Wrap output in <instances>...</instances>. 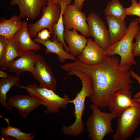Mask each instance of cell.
<instances>
[{
    "instance_id": "obj_11",
    "label": "cell",
    "mask_w": 140,
    "mask_h": 140,
    "mask_svg": "<svg viewBox=\"0 0 140 140\" xmlns=\"http://www.w3.org/2000/svg\"><path fill=\"white\" fill-rule=\"evenodd\" d=\"M6 103L9 106L17 108L20 116L25 119L33 111L44 104L43 101L39 99L20 94L9 97Z\"/></svg>"
},
{
    "instance_id": "obj_16",
    "label": "cell",
    "mask_w": 140,
    "mask_h": 140,
    "mask_svg": "<svg viewBox=\"0 0 140 140\" xmlns=\"http://www.w3.org/2000/svg\"><path fill=\"white\" fill-rule=\"evenodd\" d=\"M36 37L33 41L35 43L41 44L45 47V53H53L56 54L60 62L63 63L67 59L72 61L78 59L75 56L66 51L64 48V44L58 41L56 38H52V41H51L50 38L47 40L44 41L40 39L37 36Z\"/></svg>"
},
{
    "instance_id": "obj_30",
    "label": "cell",
    "mask_w": 140,
    "mask_h": 140,
    "mask_svg": "<svg viewBox=\"0 0 140 140\" xmlns=\"http://www.w3.org/2000/svg\"><path fill=\"white\" fill-rule=\"evenodd\" d=\"M131 76L136 79L140 85V76L132 69L130 70ZM134 99H136L140 97V90L134 95Z\"/></svg>"
},
{
    "instance_id": "obj_2",
    "label": "cell",
    "mask_w": 140,
    "mask_h": 140,
    "mask_svg": "<svg viewBox=\"0 0 140 140\" xmlns=\"http://www.w3.org/2000/svg\"><path fill=\"white\" fill-rule=\"evenodd\" d=\"M68 74L78 77L81 81L82 87L75 97L70 101V103H73L74 106L73 114L75 118V121L69 126L63 125L61 129L62 132L66 136L76 137L84 131L85 126L82 118L86 107L85 102L86 98H90L92 95V87L89 77L85 73L78 71L72 70L69 72Z\"/></svg>"
},
{
    "instance_id": "obj_17",
    "label": "cell",
    "mask_w": 140,
    "mask_h": 140,
    "mask_svg": "<svg viewBox=\"0 0 140 140\" xmlns=\"http://www.w3.org/2000/svg\"><path fill=\"white\" fill-rule=\"evenodd\" d=\"M28 25L26 22H23L22 27L12 37L22 52L29 50L36 51L41 50L40 45L38 43L35 42L31 39L28 31Z\"/></svg>"
},
{
    "instance_id": "obj_15",
    "label": "cell",
    "mask_w": 140,
    "mask_h": 140,
    "mask_svg": "<svg viewBox=\"0 0 140 140\" xmlns=\"http://www.w3.org/2000/svg\"><path fill=\"white\" fill-rule=\"evenodd\" d=\"M35 51L29 50L24 52L19 57L14 60L8 69L10 72H13L19 76L23 72L27 71L32 73L34 69Z\"/></svg>"
},
{
    "instance_id": "obj_22",
    "label": "cell",
    "mask_w": 140,
    "mask_h": 140,
    "mask_svg": "<svg viewBox=\"0 0 140 140\" xmlns=\"http://www.w3.org/2000/svg\"><path fill=\"white\" fill-rule=\"evenodd\" d=\"M0 117L5 120L8 124L7 127H3L1 129L0 137L2 139L9 137L14 138L17 140H33L34 138L35 135L33 133L23 132L19 128L11 126L8 118H4L1 115Z\"/></svg>"
},
{
    "instance_id": "obj_4",
    "label": "cell",
    "mask_w": 140,
    "mask_h": 140,
    "mask_svg": "<svg viewBox=\"0 0 140 140\" xmlns=\"http://www.w3.org/2000/svg\"><path fill=\"white\" fill-rule=\"evenodd\" d=\"M90 108L92 113L86 123L88 136L92 140H102L106 135L114 132L111 121L116 116L111 112L102 111L93 104Z\"/></svg>"
},
{
    "instance_id": "obj_33",
    "label": "cell",
    "mask_w": 140,
    "mask_h": 140,
    "mask_svg": "<svg viewBox=\"0 0 140 140\" xmlns=\"http://www.w3.org/2000/svg\"><path fill=\"white\" fill-rule=\"evenodd\" d=\"M133 99L140 104V97L136 99Z\"/></svg>"
},
{
    "instance_id": "obj_27",
    "label": "cell",
    "mask_w": 140,
    "mask_h": 140,
    "mask_svg": "<svg viewBox=\"0 0 140 140\" xmlns=\"http://www.w3.org/2000/svg\"><path fill=\"white\" fill-rule=\"evenodd\" d=\"M9 39L0 36V64L1 63L8 48Z\"/></svg>"
},
{
    "instance_id": "obj_13",
    "label": "cell",
    "mask_w": 140,
    "mask_h": 140,
    "mask_svg": "<svg viewBox=\"0 0 140 140\" xmlns=\"http://www.w3.org/2000/svg\"><path fill=\"white\" fill-rule=\"evenodd\" d=\"M48 0H10V4L12 6H18V16L21 19L24 18L34 19L39 16L43 7L47 5Z\"/></svg>"
},
{
    "instance_id": "obj_36",
    "label": "cell",
    "mask_w": 140,
    "mask_h": 140,
    "mask_svg": "<svg viewBox=\"0 0 140 140\" xmlns=\"http://www.w3.org/2000/svg\"><path fill=\"white\" fill-rule=\"evenodd\" d=\"M134 140H140V136L135 138Z\"/></svg>"
},
{
    "instance_id": "obj_7",
    "label": "cell",
    "mask_w": 140,
    "mask_h": 140,
    "mask_svg": "<svg viewBox=\"0 0 140 140\" xmlns=\"http://www.w3.org/2000/svg\"><path fill=\"white\" fill-rule=\"evenodd\" d=\"M41 11V18L36 23L28 25V31L31 37H36L38 32L45 28L48 29L51 34L53 33V26L58 22L60 15V5L54 4L52 0H48L47 6H44Z\"/></svg>"
},
{
    "instance_id": "obj_25",
    "label": "cell",
    "mask_w": 140,
    "mask_h": 140,
    "mask_svg": "<svg viewBox=\"0 0 140 140\" xmlns=\"http://www.w3.org/2000/svg\"><path fill=\"white\" fill-rule=\"evenodd\" d=\"M106 16H110L125 21L127 16L125 8L119 0H111L107 4L104 10Z\"/></svg>"
},
{
    "instance_id": "obj_23",
    "label": "cell",
    "mask_w": 140,
    "mask_h": 140,
    "mask_svg": "<svg viewBox=\"0 0 140 140\" xmlns=\"http://www.w3.org/2000/svg\"><path fill=\"white\" fill-rule=\"evenodd\" d=\"M71 2L72 0H58L57 4L60 6V15L58 22L53 26V35L52 38H56L58 41L64 44L65 50L68 53L69 52V50L65 43L63 37L65 30L63 19V13L66 6L68 5H70Z\"/></svg>"
},
{
    "instance_id": "obj_28",
    "label": "cell",
    "mask_w": 140,
    "mask_h": 140,
    "mask_svg": "<svg viewBox=\"0 0 140 140\" xmlns=\"http://www.w3.org/2000/svg\"><path fill=\"white\" fill-rule=\"evenodd\" d=\"M135 38L136 41L135 43L133 51V54L134 57L140 56V33L139 32L136 35Z\"/></svg>"
},
{
    "instance_id": "obj_29",
    "label": "cell",
    "mask_w": 140,
    "mask_h": 140,
    "mask_svg": "<svg viewBox=\"0 0 140 140\" xmlns=\"http://www.w3.org/2000/svg\"><path fill=\"white\" fill-rule=\"evenodd\" d=\"M50 34L48 30L44 29L38 33L37 36L41 40L45 41L47 40L49 38Z\"/></svg>"
},
{
    "instance_id": "obj_18",
    "label": "cell",
    "mask_w": 140,
    "mask_h": 140,
    "mask_svg": "<svg viewBox=\"0 0 140 140\" xmlns=\"http://www.w3.org/2000/svg\"><path fill=\"white\" fill-rule=\"evenodd\" d=\"M63 37L68 44L70 54L74 56L79 55L87 42V39L85 37L79 34L74 29L65 30Z\"/></svg>"
},
{
    "instance_id": "obj_1",
    "label": "cell",
    "mask_w": 140,
    "mask_h": 140,
    "mask_svg": "<svg viewBox=\"0 0 140 140\" xmlns=\"http://www.w3.org/2000/svg\"><path fill=\"white\" fill-rule=\"evenodd\" d=\"M119 58L115 55L107 56L102 63L97 65H85L77 59L61 67L67 72L78 71L87 74L91 82L92 92L89 98L91 102L99 108H108L118 90L131 87V65L121 66Z\"/></svg>"
},
{
    "instance_id": "obj_3",
    "label": "cell",
    "mask_w": 140,
    "mask_h": 140,
    "mask_svg": "<svg viewBox=\"0 0 140 140\" xmlns=\"http://www.w3.org/2000/svg\"><path fill=\"white\" fill-rule=\"evenodd\" d=\"M136 19L130 22L127 33L119 41L110 45L105 51L107 56L118 54L121 58L120 65L121 66L132 65L136 64L133 54L135 42L134 39L140 30V25Z\"/></svg>"
},
{
    "instance_id": "obj_10",
    "label": "cell",
    "mask_w": 140,
    "mask_h": 140,
    "mask_svg": "<svg viewBox=\"0 0 140 140\" xmlns=\"http://www.w3.org/2000/svg\"><path fill=\"white\" fill-rule=\"evenodd\" d=\"M31 74L39 82V87L55 92L57 83L56 80L51 68L39 54L35 55L34 69Z\"/></svg>"
},
{
    "instance_id": "obj_34",
    "label": "cell",
    "mask_w": 140,
    "mask_h": 140,
    "mask_svg": "<svg viewBox=\"0 0 140 140\" xmlns=\"http://www.w3.org/2000/svg\"><path fill=\"white\" fill-rule=\"evenodd\" d=\"M58 0H52V2L54 4H57V3Z\"/></svg>"
},
{
    "instance_id": "obj_32",
    "label": "cell",
    "mask_w": 140,
    "mask_h": 140,
    "mask_svg": "<svg viewBox=\"0 0 140 140\" xmlns=\"http://www.w3.org/2000/svg\"><path fill=\"white\" fill-rule=\"evenodd\" d=\"M7 73L2 71V70L0 71V77L2 78H5L8 76Z\"/></svg>"
},
{
    "instance_id": "obj_20",
    "label": "cell",
    "mask_w": 140,
    "mask_h": 140,
    "mask_svg": "<svg viewBox=\"0 0 140 140\" xmlns=\"http://www.w3.org/2000/svg\"><path fill=\"white\" fill-rule=\"evenodd\" d=\"M23 24V22L16 15L9 19H3L0 22V36L10 39L22 27Z\"/></svg>"
},
{
    "instance_id": "obj_9",
    "label": "cell",
    "mask_w": 140,
    "mask_h": 140,
    "mask_svg": "<svg viewBox=\"0 0 140 140\" xmlns=\"http://www.w3.org/2000/svg\"><path fill=\"white\" fill-rule=\"evenodd\" d=\"M87 20L90 37L106 51L110 46V43L108 30L104 22L94 12L88 15Z\"/></svg>"
},
{
    "instance_id": "obj_26",
    "label": "cell",
    "mask_w": 140,
    "mask_h": 140,
    "mask_svg": "<svg viewBox=\"0 0 140 140\" xmlns=\"http://www.w3.org/2000/svg\"><path fill=\"white\" fill-rule=\"evenodd\" d=\"M131 4L125 8L127 15H135L140 18V5L137 0H131Z\"/></svg>"
},
{
    "instance_id": "obj_24",
    "label": "cell",
    "mask_w": 140,
    "mask_h": 140,
    "mask_svg": "<svg viewBox=\"0 0 140 140\" xmlns=\"http://www.w3.org/2000/svg\"><path fill=\"white\" fill-rule=\"evenodd\" d=\"M23 52H21L12 37L9 39L7 50L2 62L0 64L1 69L4 70L8 69L15 59L19 57Z\"/></svg>"
},
{
    "instance_id": "obj_14",
    "label": "cell",
    "mask_w": 140,
    "mask_h": 140,
    "mask_svg": "<svg viewBox=\"0 0 140 140\" xmlns=\"http://www.w3.org/2000/svg\"><path fill=\"white\" fill-rule=\"evenodd\" d=\"M130 89L128 88L120 89L113 96L108 108L116 117L134 105L135 101L131 98L132 94Z\"/></svg>"
},
{
    "instance_id": "obj_6",
    "label": "cell",
    "mask_w": 140,
    "mask_h": 140,
    "mask_svg": "<svg viewBox=\"0 0 140 140\" xmlns=\"http://www.w3.org/2000/svg\"><path fill=\"white\" fill-rule=\"evenodd\" d=\"M135 101L134 106L117 117V128L113 135V140L127 139L132 136L140 124V104Z\"/></svg>"
},
{
    "instance_id": "obj_19",
    "label": "cell",
    "mask_w": 140,
    "mask_h": 140,
    "mask_svg": "<svg viewBox=\"0 0 140 140\" xmlns=\"http://www.w3.org/2000/svg\"><path fill=\"white\" fill-rule=\"evenodd\" d=\"M110 45L120 40L125 34L128 29L125 21L106 16Z\"/></svg>"
},
{
    "instance_id": "obj_12",
    "label": "cell",
    "mask_w": 140,
    "mask_h": 140,
    "mask_svg": "<svg viewBox=\"0 0 140 140\" xmlns=\"http://www.w3.org/2000/svg\"><path fill=\"white\" fill-rule=\"evenodd\" d=\"M107 56L105 51L92 39H87V42L77 59L82 63L93 66L102 63Z\"/></svg>"
},
{
    "instance_id": "obj_37",
    "label": "cell",
    "mask_w": 140,
    "mask_h": 140,
    "mask_svg": "<svg viewBox=\"0 0 140 140\" xmlns=\"http://www.w3.org/2000/svg\"><path fill=\"white\" fill-rule=\"evenodd\" d=\"M138 3L140 5V0H139Z\"/></svg>"
},
{
    "instance_id": "obj_21",
    "label": "cell",
    "mask_w": 140,
    "mask_h": 140,
    "mask_svg": "<svg viewBox=\"0 0 140 140\" xmlns=\"http://www.w3.org/2000/svg\"><path fill=\"white\" fill-rule=\"evenodd\" d=\"M19 76L9 75L5 78L0 80V103L2 106L8 110H12V107L8 106L6 103V94L11 88L14 86L20 87Z\"/></svg>"
},
{
    "instance_id": "obj_8",
    "label": "cell",
    "mask_w": 140,
    "mask_h": 140,
    "mask_svg": "<svg viewBox=\"0 0 140 140\" xmlns=\"http://www.w3.org/2000/svg\"><path fill=\"white\" fill-rule=\"evenodd\" d=\"M87 18L85 13L79 10L74 3L67 5L63 13L65 30L73 29L85 37H90Z\"/></svg>"
},
{
    "instance_id": "obj_31",
    "label": "cell",
    "mask_w": 140,
    "mask_h": 140,
    "mask_svg": "<svg viewBox=\"0 0 140 140\" xmlns=\"http://www.w3.org/2000/svg\"><path fill=\"white\" fill-rule=\"evenodd\" d=\"M85 0H74L73 3L77 6L78 9L80 11L83 7V2Z\"/></svg>"
},
{
    "instance_id": "obj_35",
    "label": "cell",
    "mask_w": 140,
    "mask_h": 140,
    "mask_svg": "<svg viewBox=\"0 0 140 140\" xmlns=\"http://www.w3.org/2000/svg\"><path fill=\"white\" fill-rule=\"evenodd\" d=\"M136 19L138 22H139V24H140V18H136ZM139 32L140 33V30H139Z\"/></svg>"
},
{
    "instance_id": "obj_5",
    "label": "cell",
    "mask_w": 140,
    "mask_h": 140,
    "mask_svg": "<svg viewBox=\"0 0 140 140\" xmlns=\"http://www.w3.org/2000/svg\"><path fill=\"white\" fill-rule=\"evenodd\" d=\"M20 87L26 89L29 95L41 100L46 107L45 113L47 114L58 113L60 109H65L71 100L67 95L61 97L53 90L41 87L36 84L27 85Z\"/></svg>"
}]
</instances>
